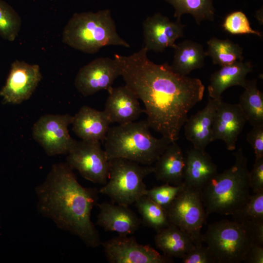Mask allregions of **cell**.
I'll use <instances>...</instances> for the list:
<instances>
[{"mask_svg": "<svg viewBox=\"0 0 263 263\" xmlns=\"http://www.w3.org/2000/svg\"><path fill=\"white\" fill-rule=\"evenodd\" d=\"M21 25L20 17L7 2L0 0V36L10 41L15 40Z\"/></svg>", "mask_w": 263, "mask_h": 263, "instance_id": "obj_29", "label": "cell"}, {"mask_svg": "<svg viewBox=\"0 0 263 263\" xmlns=\"http://www.w3.org/2000/svg\"><path fill=\"white\" fill-rule=\"evenodd\" d=\"M170 65L177 73L188 75L192 71L203 67L207 56L202 44L191 40H185L176 44Z\"/></svg>", "mask_w": 263, "mask_h": 263, "instance_id": "obj_24", "label": "cell"}, {"mask_svg": "<svg viewBox=\"0 0 263 263\" xmlns=\"http://www.w3.org/2000/svg\"><path fill=\"white\" fill-rule=\"evenodd\" d=\"M41 79L38 65L16 60L11 64L0 96L5 103L20 104L30 98Z\"/></svg>", "mask_w": 263, "mask_h": 263, "instance_id": "obj_13", "label": "cell"}, {"mask_svg": "<svg viewBox=\"0 0 263 263\" xmlns=\"http://www.w3.org/2000/svg\"><path fill=\"white\" fill-rule=\"evenodd\" d=\"M231 216L237 222H263V191L250 195L245 204Z\"/></svg>", "mask_w": 263, "mask_h": 263, "instance_id": "obj_30", "label": "cell"}, {"mask_svg": "<svg viewBox=\"0 0 263 263\" xmlns=\"http://www.w3.org/2000/svg\"><path fill=\"white\" fill-rule=\"evenodd\" d=\"M143 46L128 56L114 54L127 86L142 101L150 128L171 142L179 138L189 111L204 96L197 78L180 75L168 62L154 63Z\"/></svg>", "mask_w": 263, "mask_h": 263, "instance_id": "obj_1", "label": "cell"}, {"mask_svg": "<svg viewBox=\"0 0 263 263\" xmlns=\"http://www.w3.org/2000/svg\"><path fill=\"white\" fill-rule=\"evenodd\" d=\"M35 191L37 209L42 216L79 237L87 246L101 245L99 232L91 220L99 191L81 185L66 162L54 164Z\"/></svg>", "mask_w": 263, "mask_h": 263, "instance_id": "obj_2", "label": "cell"}, {"mask_svg": "<svg viewBox=\"0 0 263 263\" xmlns=\"http://www.w3.org/2000/svg\"><path fill=\"white\" fill-rule=\"evenodd\" d=\"M183 263H216L212 252L207 246L196 245L182 258Z\"/></svg>", "mask_w": 263, "mask_h": 263, "instance_id": "obj_33", "label": "cell"}, {"mask_svg": "<svg viewBox=\"0 0 263 263\" xmlns=\"http://www.w3.org/2000/svg\"><path fill=\"white\" fill-rule=\"evenodd\" d=\"M248 180L254 193L263 191V157L255 158L253 167L249 171Z\"/></svg>", "mask_w": 263, "mask_h": 263, "instance_id": "obj_34", "label": "cell"}, {"mask_svg": "<svg viewBox=\"0 0 263 263\" xmlns=\"http://www.w3.org/2000/svg\"><path fill=\"white\" fill-rule=\"evenodd\" d=\"M155 162L153 173L157 180L174 186L184 184L185 155L176 142L170 143Z\"/></svg>", "mask_w": 263, "mask_h": 263, "instance_id": "obj_22", "label": "cell"}, {"mask_svg": "<svg viewBox=\"0 0 263 263\" xmlns=\"http://www.w3.org/2000/svg\"><path fill=\"white\" fill-rule=\"evenodd\" d=\"M185 166L183 183L188 187L199 191L217 173V166L206 150L194 148L185 155Z\"/></svg>", "mask_w": 263, "mask_h": 263, "instance_id": "obj_19", "label": "cell"}, {"mask_svg": "<svg viewBox=\"0 0 263 263\" xmlns=\"http://www.w3.org/2000/svg\"><path fill=\"white\" fill-rule=\"evenodd\" d=\"M104 112L111 123L124 124L135 121L144 111L139 99L125 85L108 91Z\"/></svg>", "mask_w": 263, "mask_h": 263, "instance_id": "obj_16", "label": "cell"}, {"mask_svg": "<svg viewBox=\"0 0 263 263\" xmlns=\"http://www.w3.org/2000/svg\"><path fill=\"white\" fill-rule=\"evenodd\" d=\"M154 243L163 254L171 258L182 259L195 245L188 234L171 224L156 231Z\"/></svg>", "mask_w": 263, "mask_h": 263, "instance_id": "obj_23", "label": "cell"}, {"mask_svg": "<svg viewBox=\"0 0 263 263\" xmlns=\"http://www.w3.org/2000/svg\"><path fill=\"white\" fill-rule=\"evenodd\" d=\"M166 211L170 224L188 234L195 245H203L201 229L207 215L200 191L185 186Z\"/></svg>", "mask_w": 263, "mask_h": 263, "instance_id": "obj_8", "label": "cell"}, {"mask_svg": "<svg viewBox=\"0 0 263 263\" xmlns=\"http://www.w3.org/2000/svg\"><path fill=\"white\" fill-rule=\"evenodd\" d=\"M119 76H121V69L117 60L114 58L101 57L79 69L75 85L81 94L88 96L101 90L108 91Z\"/></svg>", "mask_w": 263, "mask_h": 263, "instance_id": "obj_12", "label": "cell"}, {"mask_svg": "<svg viewBox=\"0 0 263 263\" xmlns=\"http://www.w3.org/2000/svg\"><path fill=\"white\" fill-rule=\"evenodd\" d=\"M73 116L47 114L42 115L34 124L32 134L34 140L49 156L67 154L76 140L70 135L68 126Z\"/></svg>", "mask_w": 263, "mask_h": 263, "instance_id": "obj_10", "label": "cell"}, {"mask_svg": "<svg viewBox=\"0 0 263 263\" xmlns=\"http://www.w3.org/2000/svg\"><path fill=\"white\" fill-rule=\"evenodd\" d=\"M185 187L184 184L174 186L165 183L161 186L147 189L146 195L166 209Z\"/></svg>", "mask_w": 263, "mask_h": 263, "instance_id": "obj_32", "label": "cell"}, {"mask_svg": "<svg viewBox=\"0 0 263 263\" xmlns=\"http://www.w3.org/2000/svg\"><path fill=\"white\" fill-rule=\"evenodd\" d=\"M247 122L238 104L219 102L212 126V142L223 141L228 150H234L238 138Z\"/></svg>", "mask_w": 263, "mask_h": 263, "instance_id": "obj_15", "label": "cell"}, {"mask_svg": "<svg viewBox=\"0 0 263 263\" xmlns=\"http://www.w3.org/2000/svg\"><path fill=\"white\" fill-rule=\"evenodd\" d=\"M185 26L181 20L171 21L160 13L148 17L143 23V47L148 51L163 52L167 48H174L176 40L184 36Z\"/></svg>", "mask_w": 263, "mask_h": 263, "instance_id": "obj_14", "label": "cell"}, {"mask_svg": "<svg viewBox=\"0 0 263 263\" xmlns=\"http://www.w3.org/2000/svg\"><path fill=\"white\" fill-rule=\"evenodd\" d=\"M67 154V164L85 179L102 185L107 183L109 160L100 141H76Z\"/></svg>", "mask_w": 263, "mask_h": 263, "instance_id": "obj_9", "label": "cell"}, {"mask_svg": "<svg viewBox=\"0 0 263 263\" xmlns=\"http://www.w3.org/2000/svg\"><path fill=\"white\" fill-rule=\"evenodd\" d=\"M97 206L99 213L96 224L105 231L128 235L133 234L140 227L141 220L129 206L107 202Z\"/></svg>", "mask_w": 263, "mask_h": 263, "instance_id": "obj_17", "label": "cell"}, {"mask_svg": "<svg viewBox=\"0 0 263 263\" xmlns=\"http://www.w3.org/2000/svg\"><path fill=\"white\" fill-rule=\"evenodd\" d=\"M246 139L254 150L255 158L263 157V125L253 126Z\"/></svg>", "mask_w": 263, "mask_h": 263, "instance_id": "obj_35", "label": "cell"}, {"mask_svg": "<svg viewBox=\"0 0 263 263\" xmlns=\"http://www.w3.org/2000/svg\"><path fill=\"white\" fill-rule=\"evenodd\" d=\"M153 170V167L124 158L110 159L107 182L98 191L113 203L129 206L146 194L144 179Z\"/></svg>", "mask_w": 263, "mask_h": 263, "instance_id": "obj_7", "label": "cell"}, {"mask_svg": "<svg viewBox=\"0 0 263 263\" xmlns=\"http://www.w3.org/2000/svg\"><path fill=\"white\" fill-rule=\"evenodd\" d=\"M174 9L173 17L181 20L182 15L190 14L197 25L205 20L213 21L215 9L213 0H164Z\"/></svg>", "mask_w": 263, "mask_h": 263, "instance_id": "obj_26", "label": "cell"}, {"mask_svg": "<svg viewBox=\"0 0 263 263\" xmlns=\"http://www.w3.org/2000/svg\"><path fill=\"white\" fill-rule=\"evenodd\" d=\"M238 104L253 127L263 125V93L258 88L257 80H247Z\"/></svg>", "mask_w": 263, "mask_h": 263, "instance_id": "obj_25", "label": "cell"}, {"mask_svg": "<svg viewBox=\"0 0 263 263\" xmlns=\"http://www.w3.org/2000/svg\"><path fill=\"white\" fill-rule=\"evenodd\" d=\"M233 155V165L218 172L200 191L207 216L212 213L232 215L245 204L251 195L247 158L241 148Z\"/></svg>", "mask_w": 263, "mask_h": 263, "instance_id": "obj_3", "label": "cell"}, {"mask_svg": "<svg viewBox=\"0 0 263 263\" xmlns=\"http://www.w3.org/2000/svg\"><path fill=\"white\" fill-rule=\"evenodd\" d=\"M110 263H171V258L160 254L149 245L140 244L133 237L118 235L101 243Z\"/></svg>", "mask_w": 263, "mask_h": 263, "instance_id": "obj_11", "label": "cell"}, {"mask_svg": "<svg viewBox=\"0 0 263 263\" xmlns=\"http://www.w3.org/2000/svg\"><path fill=\"white\" fill-rule=\"evenodd\" d=\"M244 262L247 263H263V245H253L247 252Z\"/></svg>", "mask_w": 263, "mask_h": 263, "instance_id": "obj_36", "label": "cell"}, {"mask_svg": "<svg viewBox=\"0 0 263 263\" xmlns=\"http://www.w3.org/2000/svg\"><path fill=\"white\" fill-rule=\"evenodd\" d=\"M222 99L209 97L206 106L188 118L184 125L186 139L190 142L193 148L205 150L206 147L212 142V126L215 113Z\"/></svg>", "mask_w": 263, "mask_h": 263, "instance_id": "obj_18", "label": "cell"}, {"mask_svg": "<svg viewBox=\"0 0 263 263\" xmlns=\"http://www.w3.org/2000/svg\"><path fill=\"white\" fill-rule=\"evenodd\" d=\"M203 241L216 263H239L254 244L263 245V222H237L223 220L208 225Z\"/></svg>", "mask_w": 263, "mask_h": 263, "instance_id": "obj_5", "label": "cell"}, {"mask_svg": "<svg viewBox=\"0 0 263 263\" xmlns=\"http://www.w3.org/2000/svg\"><path fill=\"white\" fill-rule=\"evenodd\" d=\"M253 65L250 61H238L232 64L222 66L212 73L207 90L209 97L222 99V94L228 88L246 85L247 75L253 72Z\"/></svg>", "mask_w": 263, "mask_h": 263, "instance_id": "obj_21", "label": "cell"}, {"mask_svg": "<svg viewBox=\"0 0 263 263\" xmlns=\"http://www.w3.org/2000/svg\"><path fill=\"white\" fill-rule=\"evenodd\" d=\"M150 129L146 120L110 127L103 141L109 160L121 158L149 166L155 163L172 142L154 137Z\"/></svg>", "mask_w": 263, "mask_h": 263, "instance_id": "obj_4", "label": "cell"}, {"mask_svg": "<svg viewBox=\"0 0 263 263\" xmlns=\"http://www.w3.org/2000/svg\"><path fill=\"white\" fill-rule=\"evenodd\" d=\"M255 17L260 25L263 24V6L258 10L255 13Z\"/></svg>", "mask_w": 263, "mask_h": 263, "instance_id": "obj_37", "label": "cell"}, {"mask_svg": "<svg viewBox=\"0 0 263 263\" xmlns=\"http://www.w3.org/2000/svg\"><path fill=\"white\" fill-rule=\"evenodd\" d=\"M62 41L87 54L96 53L107 46L130 47L117 32L109 9L75 13L64 28Z\"/></svg>", "mask_w": 263, "mask_h": 263, "instance_id": "obj_6", "label": "cell"}, {"mask_svg": "<svg viewBox=\"0 0 263 263\" xmlns=\"http://www.w3.org/2000/svg\"><path fill=\"white\" fill-rule=\"evenodd\" d=\"M134 203L141 216V222L156 232L170 224L166 209L147 195L141 196Z\"/></svg>", "mask_w": 263, "mask_h": 263, "instance_id": "obj_28", "label": "cell"}, {"mask_svg": "<svg viewBox=\"0 0 263 263\" xmlns=\"http://www.w3.org/2000/svg\"><path fill=\"white\" fill-rule=\"evenodd\" d=\"M111 124L103 111L84 105L73 116L71 124L73 132L81 140L103 142Z\"/></svg>", "mask_w": 263, "mask_h": 263, "instance_id": "obj_20", "label": "cell"}, {"mask_svg": "<svg viewBox=\"0 0 263 263\" xmlns=\"http://www.w3.org/2000/svg\"><path fill=\"white\" fill-rule=\"evenodd\" d=\"M207 44L206 55L211 58L215 65L222 67L243 61L244 59L243 48L229 39L213 37L207 41Z\"/></svg>", "mask_w": 263, "mask_h": 263, "instance_id": "obj_27", "label": "cell"}, {"mask_svg": "<svg viewBox=\"0 0 263 263\" xmlns=\"http://www.w3.org/2000/svg\"><path fill=\"white\" fill-rule=\"evenodd\" d=\"M222 27L231 35L252 34L262 38V33L253 29L245 14L241 11H236L227 15L222 24Z\"/></svg>", "mask_w": 263, "mask_h": 263, "instance_id": "obj_31", "label": "cell"}]
</instances>
